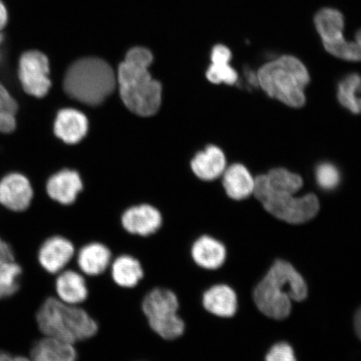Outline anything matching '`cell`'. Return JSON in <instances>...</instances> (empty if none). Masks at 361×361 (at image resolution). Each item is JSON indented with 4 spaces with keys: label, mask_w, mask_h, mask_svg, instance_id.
Masks as SVG:
<instances>
[{
    "label": "cell",
    "mask_w": 361,
    "mask_h": 361,
    "mask_svg": "<svg viewBox=\"0 0 361 361\" xmlns=\"http://www.w3.org/2000/svg\"><path fill=\"white\" fill-rule=\"evenodd\" d=\"M152 60L148 49L133 48L126 54L116 76L121 100L130 111L141 116L155 115L161 106V85L148 71Z\"/></svg>",
    "instance_id": "1"
},
{
    "label": "cell",
    "mask_w": 361,
    "mask_h": 361,
    "mask_svg": "<svg viewBox=\"0 0 361 361\" xmlns=\"http://www.w3.org/2000/svg\"><path fill=\"white\" fill-rule=\"evenodd\" d=\"M308 288L303 277L286 261L275 262L256 287L255 302L262 313L274 319H283L291 312L292 301H303Z\"/></svg>",
    "instance_id": "2"
},
{
    "label": "cell",
    "mask_w": 361,
    "mask_h": 361,
    "mask_svg": "<svg viewBox=\"0 0 361 361\" xmlns=\"http://www.w3.org/2000/svg\"><path fill=\"white\" fill-rule=\"evenodd\" d=\"M39 331L51 337L78 345L98 332V324L81 305L64 303L56 296H49L36 313Z\"/></svg>",
    "instance_id": "3"
},
{
    "label": "cell",
    "mask_w": 361,
    "mask_h": 361,
    "mask_svg": "<svg viewBox=\"0 0 361 361\" xmlns=\"http://www.w3.org/2000/svg\"><path fill=\"white\" fill-rule=\"evenodd\" d=\"M257 76L259 87L270 97L293 108L305 105V90L310 78L300 59L291 55L275 58L262 66Z\"/></svg>",
    "instance_id": "4"
},
{
    "label": "cell",
    "mask_w": 361,
    "mask_h": 361,
    "mask_svg": "<svg viewBox=\"0 0 361 361\" xmlns=\"http://www.w3.org/2000/svg\"><path fill=\"white\" fill-rule=\"evenodd\" d=\"M116 81L114 71L108 63L99 58H84L68 69L64 89L71 98L90 106H97L113 92Z\"/></svg>",
    "instance_id": "5"
},
{
    "label": "cell",
    "mask_w": 361,
    "mask_h": 361,
    "mask_svg": "<svg viewBox=\"0 0 361 361\" xmlns=\"http://www.w3.org/2000/svg\"><path fill=\"white\" fill-rule=\"evenodd\" d=\"M142 310L148 326L162 340L174 341L183 335L186 326L180 315L179 299L170 288H152L143 297Z\"/></svg>",
    "instance_id": "6"
},
{
    "label": "cell",
    "mask_w": 361,
    "mask_h": 361,
    "mask_svg": "<svg viewBox=\"0 0 361 361\" xmlns=\"http://www.w3.org/2000/svg\"><path fill=\"white\" fill-rule=\"evenodd\" d=\"M254 194L266 211L288 224L308 222L319 210V200L314 194L296 197L295 194L274 191L269 188L265 175L255 178Z\"/></svg>",
    "instance_id": "7"
},
{
    "label": "cell",
    "mask_w": 361,
    "mask_h": 361,
    "mask_svg": "<svg viewBox=\"0 0 361 361\" xmlns=\"http://www.w3.org/2000/svg\"><path fill=\"white\" fill-rule=\"evenodd\" d=\"M314 24L324 49L341 60L361 62V47L345 36V19L336 8L324 7L315 13Z\"/></svg>",
    "instance_id": "8"
},
{
    "label": "cell",
    "mask_w": 361,
    "mask_h": 361,
    "mask_svg": "<svg viewBox=\"0 0 361 361\" xmlns=\"http://www.w3.org/2000/svg\"><path fill=\"white\" fill-rule=\"evenodd\" d=\"M18 76L27 94L37 98L47 96L51 87L48 57L36 49L23 53L18 66Z\"/></svg>",
    "instance_id": "9"
},
{
    "label": "cell",
    "mask_w": 361,
    "mask_h": 361,
    "mask_svg": "<svg viewBox=\"0 0 361 361\" xmlns=\"http://www.w3.org/2000/svg\"><path fill=\"white\" fill-rule=\"evenodd\" d=\"M75 254L76 247L70 238L56 235L48 238L39 247L38 260L45 272L57 275L70 267Z\"/></svg>",
    "instance_id": "10"
},
{
    "label": "cell",
    "mask_w": 361,
    "mask_h": 361,
    "mask_svg": "<svg viewBox=\"0 0 361 361\" xmlns=\"http://www.w3.org/2000/svg\"><path fill=\"white\" fill-rule=\"evenodd\" d=\"M114 259L110 247L105 243L92 241L76 250L73 263L70 267L78 269L87 277H98L106 274Z\"/></svg>",
    "instance_id": "11"
},
{
    "label": "cell",
    "mask_w": 361,
    "mask_h": 361,
    "mask_svg": "<svg viewBox=\"0 0 361 361\" xmlns=\"http://www.w3.org/2000/svg\"><path fill=\"white\" fill-rule=\"evenodd\" d=\"M121 227L130 235L148 238L164 226L160 211L151 205L134 206L126 209L121 219Z\"/></svg>",
    "instance_id": "12"
},
{
    "label": "cell",
    "mask_w": 361,
    "mask_h": 361,
    "mask_svg": "<svg viewBox=\"0 0 361 361\" xmlns=\"http://www.w3.org/2000/svg\"><path fill=\"white\" fill-rule=\"evenodd\" d=\"M191 259L198 268L216 271L227 260V247L219 239L209 234H202L193 241L190 250Z\"/></svg>",
    "instance_id": "13"
},
{
    "label": "cell",
    "mask_w": 361,
    "mask_h": 361,
    "mask_svg": "<svg viewBox=\"0 0 361 361\" xmlns=\"http://www.w3.org/2000/svg\"><path fill=\"white\" fill-rule=\"evenodd\" d=\"M34 192L28 178L20 173H11L0 180V203L15 212L25 211L32 201Z\"/></svg>",
    "instance_id": "14"
},
{
    "label": "cell",
    "mask_w": 361,
    "mask_h": 361,
    "mask_svg": "<svg viewBox=\"0 0 361 361\" xmlns=\"http://www.w3.org/2000/svg\"><path fill=\"white\" fill-rule=\"evenodd\" d=\"M54 290L59 300L71 305H82L87 300V278L78 269L68 267L57 274Z\"/></svg>",
    "instance_id": "15"
},
{
    "label": "cell",
    "mask_w": 361,
    "mask_h": 361,
    "mask_svg": "<svg viewBox=\"0 0 361 361\" xmlns=\"http://www.w3.org/2000/svg\"><path fill=\"white\" fill-rule=\"evenodd\" d=\"M201 302L206 312L215 318H232L237 312L236 293L226 283H214L207 288L202 293Z\"/></svg>",
    "instance_id": "16"
},
{
    "label": "cell",
    "mask_w": 361,
    "mask_h": 361,
    "mask_svg": "<svg viewBox=\"0 0 361 361\" xmlns=\"http://www.w3.org/2000/svg\"><path fill=\"white\" fill-rule=\"evenodd\" d=\"M108 271L116 286L123 288L137 287L145 275L141 262L130 254L115 256Z\"/></svg>",
    "instance_id": "17"
},
{
    "label": "cell",
    "mask_w": 361,
    "mask_h": 361,
    "mask_svg": "<svg viewBox=\"0 0 361 361\" xmlns=\"http://www.w3.org/2000/svg\"><path fill=\"white\" fill-rule=\"evenodd\" d=\"M54 130L56 137L67 144L81 141L88 130V120L83 113L74 109H63L58 113Z\"/></svg>",
    "instance_id": "18"
},
{
    "label": "cell",
    "mask_w": 361,
    "mask_h": 361,
    "mask_svg": "<svg viewBox=\"0 0 361 361\" xmlns=\"http://www.w3.org/2000/svg\"><path fill=\"white\" fill-rule=\"evenodd\" d=\"M82 189V182L78 173L63 170L49 179L47 190L53 200L63 205L73 203Z\"/></svg>",
    "instance_id": "19"
},
{
    "label": "cell",
    "mask_w": 361,
    "mask_h": 361,
    "mask_svg": "<svg viewBox=\"0 0 361 361\" xmlns=\"http://www.w3.org/2000/svg\"><path fill=\"white\" fill-rule=\"evenodd\" d=\"M78 358L75 345L51 337L36 341L31 350L32 361H76Z\"/></svg>",
    "instance_id": "20"
},
{
    "label": "cell",
    "mask_w": 361,
    "mask_h": 361,
    "mask_svg": "<svg viewBox=\"0 0 361 361\" xmlns=\"http://www.w3.org/2000/svg\"><path fill=\"white\" fill-rule=\"evenodd\" d=\"M224 187L228 196L243 200L254 194L255 179L245 166L233 164L224 173Z\"/></svg>",
    "instance_id": "21"
},
{
    "label": "cell",
    "mask_w": 361,
    "mask_h": 361,
    "mask_svg": "<svg viewBox=\"0 0 361 361\" xmlns=\"http://www.w3.org/2000/svg\"><path fill=\"white\" fill-rule=\"evenodd\" d=\"M232 52L224 44H216L211 53L212 64L207 71V78L214 84L234 85L238 79V72L230 66Z\"/></svg>",
    "instance_id": "22"
},
{
    "label": "cell",
    "mask_w": 361,
    "mask_h": 361,
    "mask_svg": "<svg viewBox=\"0 0 361 361\" xmlns=\"http://www.w3.org/2000/svg\"><path fill=\"white\" fill-rule=\"evenodd\" d=\"M226 169V158L221 149L209 146L197 153L192 161V169L198 178L212 180L220 177Z\"/></svg>",
    "instance_id": "23"
},
{
    "label": "cell",
    "mask_w": 361,
    "mask_h": 361,
    "mask_svg": "<svg viewBox=\"0 0 361 361\" xmlns=\"http://www.w3.org/2000/svg\"><path fill=\"white\" fill-rule=\"evenodd\" d=\"M361 75L356 73L347 75L338 85L337 97L341 105L354 114H360L361 102Z\"/></svg>",
    "instance_id": "24"
},
{
    "label": "cell",
    "mask_w": 361,
    "mask_h": 361,
    "mask_svg": "<svg viewBox=\"0 0 361 361\" xmlns=\"http://www.w3.org/2000/svg\"><path fill=\"white\" fill-rule=\"evenodd\" d=\"M268 186L274 191L295 194L303 186L300 175L284 169H274L265 175Z\"/></svg>",
    "instance_id": "25"
},
{
    "label": "cell",
    "mask_w": 361,
    "mask_h": 361,
    "mask_svg": "<svg viewBox=\"0 0 361 361\" xmlns=\"http://www.w3.org/2000/svg\"><path fill=\"white\" fill-rule=\"evenodd\" d=\"M22 268L15 262L0 265V300L7 299L19 291Z\"/></svg>",
    "instance_id": "26"
},
{
    "label": "cell",
    "mask_w": 361,
    "mask_h": 361,
    "mask_svg": "<svg viewBox=\"0 0 361 361\" xmlns=\"http://www.w3.org/2000/svg\"><path fill=\"white\" fill-rule=\"evenodd\" d=\"M315 180L323 190L331 191L340 185L341 176L335 165L323 162L315 169Z\"/></svg>",
    "instance_id": "27"
},
{
    "label": "cell",
    "mask_w": 361,
    "mask_h": 361,
    "mask_svg": "<svg viewBox=\"0 0 361 361\" xmlns=\"http://www.w3.org/2000/svg\"><path fill=\"white\" fill-rule=\"evenodd\" d=\"M266 361H296L295 352L286 343H279L271 348Z\"/></svg>",
    "instance_id": "28"
},
{
    "label": "cell",
    "mask_w": 361,
    "mask_h": 361,
    "mask_svg": "<svg viewBox=\"0 0 361 361\" xmlns=\"http://www.w3.org/2000/svg\"><path fill=\"white\" fill-rule=\"evenodd\" d=\"M18 104L8 90L0 82V109L11 114L16 115L18 111Z\"/></svg>",
    "instance_id": "29"
},
{
    "label": "cell",
    "mask_w": 361,
    "mask_h": 361,
    "mask_svg": "<svg viewBox=\"0 0 361 361\" xmlns=\"http://www.w3.org/2000/svg\"><path fill=\"white\" fill-rule=\"evenodd\" d=\"M16 115L0 109V133H11L16 128Z\"/></svg>",
    "instance_id": "30"
},
{
    "label": "cell",
    "mask_w": 361,
    "mask_h": 361,
    "mask_svg": "<svg viewBox=\"0 0 361 361\" xmlns=\"http://www.w3.org/2000/svg\"><path fill=\"white\" fill-rule=\"evenodd\" d=\"M15 256L12 247L0 238V265L13 261Z\"/></svg>",
    "instance_id": "31"
},
{
    "label": "cell",
    "mask_w": 361,
    "mask_h": 361,
    "mask_svg": "<svg viewBox=\"0 0 361 361\" xmlns=\"http://www.w3.org/2000/svg\"><path fill=\"white\" fill-rule=\"evenodd\" d=\"M8 19H10V16H8L6 4H4L3 0H0V33L3 32L4 30L6 28Z\"/></svg>",
    "instance_id": "32"
},
{
    "label": "cell",
    "mask_w": 361,
    "mask_h": 361,
    "mask_svg": "<svg viewBox=\"0 0 361 361\" xmlns=\"http://www.w3.org/2000/svg\"><path fill=\"white\" fill-rule=\"evenodd\" d=\"M0 361H32L23 356L12 355L7 352L0 350Z\"/></svg>",
    "instance_id": "33"
},
{
    "label": "cell",
    "mask_w": 361,
    "mask_h": 361,
    "mask_svg": "<svg viewBox=\"0 0 361 361\" xmlns=\"http://www.w3.org/2000/svg\"><path fill=\"white\" fill-rule=\"evenodd\" d=\"M355 329L356 334H357V336L361 341V307L355 314Z\"/></svg>",
    "instance_id": "34"
},
{
    "label": "cell",
    "mask_w": 361,
    "mask_h": 361,
    "mask_svg": "<svg viewBox=\"0 0 361 361\" xmlns=\"http://www.w3.org/2000/svg\"><path fill=\"white\" fill-rule=\"evenodd\" d=\"M4 42V35L3 32L0 33V47H2V44Z\"/></svg>",
    "instance_id": "35"
}]
</instances>
